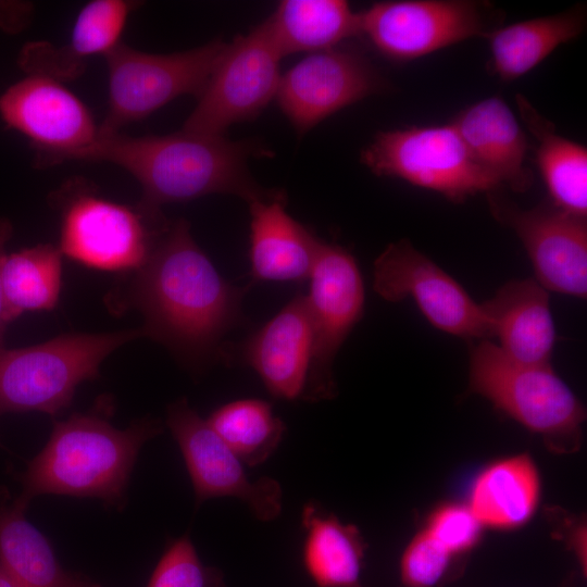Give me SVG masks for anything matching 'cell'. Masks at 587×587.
Instances as JSON below:
<instances>
[{
    "mask_svg": "<svg viewBox=\"0 0 587 587\" xmlns=\"http://www.w3.org/2000/svg\"><path fill=\"white\" fill-rule=\"evenodd\" d=\"M132 273L118 295L120 307L139 311L143 337L187 362L215 357L222 337L243 320L245 289L217 272L185 220L168 224L147 261Z\"/></svg>",
    "mask_w": 587,
    "mask_h": 587,
    "instance_id": "6da1fadb",
    "label": "cell"
},
{
    "mask_svg": "<svg viewBox=\"0 0 587 587\" xmlns=\"http://www.w3.org/2000/svg\"><path fill=\"white\" fill-rule=\"evenodd\" d=\"M268 152L250 140L233 141L182 129L160 136L98 135L65 161H101L124 168L141 186L137 207L159 216L163 204L211 193L237 196L247 203L267 195L271 190L261 188L251 177L248 161Z\"/></svg>",
    "mask_w": 587,
    "mask_h": 587,
    "instance_id": "7a4b0ae2",
    "label": "cell"
},
{
    "mask_svg": "<svg viewBox=\"0 0 587 587\" xmlns=\"http://www.w3.org/2000/svg\"><path fill=\"white\" fill-rule=\"evenodd\" d=\"M112 405L101 398L84 413L55 421L43 449L23 474V495L28 504L41 495L97 498L120 507L141 447L162 433L158 420L145 417L126 429L109 421Z\"/></svg>",
    "mask_w": 587,
    "mask_h": 587,
    "instance_id": "3957f363",
    "label": "cell"
},
{
    "mask_svg": "<svg viewBox=\"0 0 587 587\" xmlns=\"http://www.w3.org/2000/svg\"><path fill=\"white\" fill-rule=\"evenodd\" d=\"M469 388L541 435L550 451L579 448L585 408L551 364L521 363L488 339L471 341Z\"/></svg>",
    "mask_w": 587,
    "mask_h": 587,
    "instance_id": "277c9868",
    "label": "cell"
},
{
    "mask_svg": "<svg viewBox=\"0 0 587 587\" xmlns=\"http://www.w3.org/2000/svg\"><path fill=\"white\" fill-rule=\"evenodd\" d=\"M139 337H143L141 328L73 333L29 347L1 349L0 414L39 411L58 415L70 407L82 383L99 377L109 354Z\"/></svg>",
    "mask_w": 587,
    "mask_h": 587,
    "instance_id": "5b68a950",
    "label": "cell"
},
{
    "mask_svg": "<svg viewBox=\"0 0 587 587\" xmlns=\"http://www.w3.org/2000/svg\"><path fill=\"white\" fill-rule=\"evenodd\" d=\"M225 47L226 42L215 39L190 50L155 54L120 42L104 55L109 100L98 135L117 134L177 97H198Z\"/></svg>",
    "mask_w": 587,
    "mask_h": 587,
    "instance_id": "8992f818",
    "label": "cell"
},
{
    "mask_svg": "<svg viewBox=\"0 0 587 587\" xmlns=\"http://www.w3.org/2000/svg\"><path fill=\"white\" fill-rule=\"evenodd\" d=\"M375 175L402 179L463 202L501 187L472 158L454 126H411L377 133L361 152Z\"/></svg>",
    "mask_w": 587,
    "mask_h": 587,
    "instance_id": "52a82bcc",
    "label": "cell"
},
{
    "mask_svg": "<svg viewBox=\"0 0 587 587\" xmlns=\"http://www.w3.org/2000/svg\"><path fill=\"white\" fill-rule=\"evenodd\" d=\"M499 13L485 1H380L360 12V35L384 57L415 60L501 26Z\"/></svg>",
    "mask_w": 587,
    "mask_h": 587,
    "instance_id": "ba28073f",
    "label": "cell"
},
{
    "mask_svg": "<svg viewBox=\"0 0 587 587\" xmlns=\"http://www.w3.org/2000/svg\"><path fill=\"white\" fill-rule=\"evenodd\" d=\"M283 58L265 22L226 43L183 129L224 136L257 117L276 97Z\"/></svg>",
    "mask_w": 587,
    "mask_h": 587,
    "instance_id": "9c48e42d",
    "label": "cell"
},
{
    "mask_svg": "<svg viewBox=\"0 0 587 587\" xmlns=\"http://www.w3.org/2000/svg\"><path fill=\"white\" fill-rule=\"evenodd\" d=\"M62 201L60 251L87 267L133 272L149 258L168 224L91 190H74Z\"/></svg>",
    "mask_w": 587,
    "mask_h": 587,
    "instance_id": "30bf717a",
    "label": "cell"
},
{
    "mask_svg": "<svg viewBox=\"0 0 587 587\" xmlns=\"http://www.w3.org/2000/svg\"><path fill=\"white\" fill-rule=\"evenodd\" d=\"M305 295L312 351L302 400L335 398V357L364 312V285L354 257L345 248L321 241Z\"/></svg>",
    "mask_w": 587,
    "mask_h": 587,
    "instance_id": "8fae6325",
    "label": "cell"
},
{
    "mask_svg": "<svg viewBox=\"0 0 587 587\" xmlns=\"http://www.w3.org/2000/svg\"><path fill=\"white\" fill-rule=\"evenodd\" d=\"M373 288L383 299L415 301L436 328L473 341L492 337L480 303L409 240L389 243L373 267Z\"/></svg>",
    "mask_w": 587,
    "mask_h": 587,
    "instance_id": "7c38bea8",
    "label": "cell"
},
{
    "mask_svg": "<svg viewBox=\"0 0 587 587\" xmlns=\"http://www.w3.org/2000/svg\"><path fill=\"white\" fill-rule=\"evenodd\" d=\"M166 425L180 449L197 505L212 498L230 497L246 503L261 522L280 515V484L266 476L251 480L245 464L186 399L167 408Z\"/></svg>",
    "mask_w": 587,
    "mask_h": 587,
    "instance_id": "4fadbf2b",
    "label": "cell"
},
{
    "mask_svg": "<svg viewBox=\"0 0 587 587\" xmlns=\"http://www.w3.org/2000/svg\"><path fill=\"white\" fill-rule=\"evenodd\" d=\"M0 116L28 138L39 166L64 162L98 136L85 103L60 80L40 74H28L2 92Z\"/></svg>",
    "mask_w": 587,
    "mask_h": 587,
    "instance_id": "5bb4252c",
    "label": "cell"
},
{
    "mask_svg": "<svg viewBox=\"0 0 587 587\" xmlns=\"http://www.w3.org/2000/svg\"><path fill=\"white\" fill-rule=\"evenodd\" d=\"M385 83L369 60L339 47L310 53L280 76L276 101L298 135L379 92Z\"/></svg>",
    "mask_w": 587,
    "mask_h": 587,
    "instance_id": "9a60e30c",
    "label": "cell"
},
{
    "mask_svg": "<svg viewBox=\"0 0 587 587\" xmlns=\"http://www.w3.org/2000/svg\"><path fill=\"white\" fill-rule=\"evenodd\" d=\"M489 196L494 216L514 230L534 266L537 282L547 290L586 298L587 223L552 205L524 210Z\"/></svg>",
    "mask_w": 587,
    "mask_h": 587,
    "instance_id": "2e32d148",
    "label": "cell"
},
{
    "mask_svg": "<svg viewBox=\"0 0 587 587\" xmlns=\"http://www.w3.org/2000/svg\"><path fill=\"white\" fill-rule=\"evenodd\" d=\"M312 334L305 295L298 294L239 347L240 361L276 399H301L309 375Z\"/></svg>",
    "mask_w": 587,
    "mask_h": 587,
    "instance_id": "e0dca14e",
    "label": "cell"
},
{
    "mask_svg": "<svg viewBox=\"0 0 587 587\" xmlns=\"http://www.w3.org/2000/svg\"><path fill=\"white\" fill-rule=\"evenodd\" d=\"M253 280L309 279L321 241L285 209V193L271 190L248 202Z\"/></svg>",
    "mask_w": 587,
    "mask_h": 587,
    "instance_id": "ac0fdd59",
    "label": "cell"
},
{
    "mask_svg": "<svg viewBox=\"0 0 587 587\" xmlns=\"http://www.w3.org/2000/svg\"><path fill=\"white\" fill-rule=\"evenodd\" d=\"M477 164L501 187L526 191L533 174L526 165L527 137L510 107L489 97L462 110L451 122Z\"/></svg>",
    "mask_w": 587,
    "mask_h": 587,
    "instance_id": "d6986e66",
    "label": "cell"
},
{
    "mask_svg": "<svg viewBox=\"0 0 587 587\" xmlns=\"http://www.w3.org/2000/svg\"><path fill=\"white\" fill-rule=\"evenodd\" d=\"M498 347L526 364H550L555 344L549 294L532 278L513 279L480 303Z\"/></svg>",
    "mask_w": 587,
    "mask_h": 587,
    "instance_id": "ffe728a7",
    "label": "cell"
},
{
    "mask_svg": "<svg viewBox=\"0 0 587 587\" xmlns=\"http://www.w3.org/2000/svg\"><path fill=\"white\" fill-rule=\"evenodd\" d=\"M136 2L93 0L78 12L71 37L62 47L29 42L20 54V65L28 74L54 79L75 78L83 73L86 60L105 55L120 43V37Z\"/></svg>",
    "mask_w": 587,
    "mask_h": 587,
    "instance_id": "44dd1931",
    "label": "cell"
},
{
    "mask_svg": "<svg viewBox=\"0 0 587 587\" xmlns=\"http://www.w3.org/2000/svg\"><path fill=\"white\" fill-rule=\"evenodd\" d=\"M540 488V476L532 458L517 454L488 464L475 476L467 505L483 526L516 529L535 514Z\"/></svg>",
    "mask_w": 587,
    "mask_h": 587,
    "instance_id": "7402d4cb",
    "label": "cell"
},
{
    "mask_svg": "<svg viewBox=\"0 0 587 587\" xmlns=\"http://www.w3.org/2000/svg\"><path fill=\"white\" fill-rule=\"evenodd\" d=\"M304 529L302 565L316 587H357L366 544L359 528L342 523L320 504L308 502L301 511Z\"/></svg>",
    "mask_w": 587,
    "mask_h": 587,
    "instance_id": "603a6c76",
    "label": "cell"
},
{
    "mask_svg": "<svg viewBox=\"0 0 587 587\" xmlns=\"http://www.w3.org/2000/svg\"><path fill=\"white\" fill-rule=\"evenodd\" d=\"M586 24L582 7L499 26L489 32L488 68L502 80L516 79L548 58L559 46L578 37Z\"/></svg>",
    "mask_w": 587,
    "mask_h": 587,
    "instance_id": "cb8c5ba5",
    "label": "cell"
},
{
    "mask_svg": "<svg viewBox=\"0 0 587 587\" xmlns=\"http://www.w3.org/2000/svg\"><path fill=\"white\" fill-rule=\"evenodd\" d=\"M516 104L521 120L536 141V162L552 204L570 214L587 216V149L555 132L522 95Z\"/></svg>",
    "mask_w": 587,
    "mask_h": 587,
    "instance_id": "d4e9b609",
    "label": "cell"
},
{
    "mask_svg": "<svg viewBox=\"0 0 587 587\" xmlns=\"http://www.w3.org/2000/svg\"><path fill=\"white\" fill-rule=\"evenodd\" d=\"M264 22L283 57L329 50L360 35V12L344 0H284Z\"/></svg>",
    "mask_w": 587,
    "mask_h": 587,
    "instance_id": "484cf974",
    "label": "cell"
},
{
    "mask_svg": "<svg viewBox=\"0 0 587 587\" xmlns=\"http://www.w3.org/2000/svg\"><path fill=\"white\" fill-rule=\"evenodd\" d=\"M27 504L17 499L0 505V566L20 587H68L67 574L49 539L25 517Z\"/></svg>",
    "mask_w": 587,
    "mask_h": 587,
    "instance_id": "4316f807",
    "label": "cell"
},
{
    "mask_svg": "<svg viewBox=\"0 0 587 587\" xmlns=\"http://www.w3.org/2000/svg\"><path fill=\"white\" fill-rule=\"evenodd\" d=\"M62 252L40 243L7 254L1 268L4 299L11 320L24 312L50 311L59 301Z\"/></svg>",
    "mask_w": 587,
    "mask_h": 587,
    "instance_id": "83f0119b",
    "label": "cell"
},
{
    "mask_svg": "<svg viewBox=\"0 0 587 587\" xmlns=\"http://www.w3.org/2000/svg\"><path fill=\"white\" fill-rule=\"evenodd\" d=\"M209 425L250 467L264 463L277 449L286 432L272 404L257 398L227 402L207 419Z\"/></svg>",
    "mask_w": 587,
    "mask_h": 587,
    "instance_id": "f1b7e54d",
    "label": "cell"
},
{
    "mask_svg": "<svg viewBox=\"0 0 587 587\" xmlns=\"http://www.w3.org/2000/svg\"><path fill=\"white\" fill-rule=\"evenodd\" d=\"M147 587H226L221 571L200 560L188 534L172 540L159 559Z\"/></svg>",
    "mask_w": 587,
    "mask_h": 587,
    "instance_id": "f546056e",
    "label": "cell"
},
{
    "mask_svg": "<svg viewBox=\"0 0 587 587\" xmlns=\"http://www.w3.org/2000/svg\"><path fill=\"white\" fill-rule=\"evenodd\" d=\"M483 527L467 504L447 502L428 515L424 529L455 558L476 547Z\"/></svg>",
    "mask_w": 587,
    "mask_h": 587,
    "instance_id": "4dcf8cb0",
    "label": "cell"
},
{
    "mask_svg": "<svg viewBox=\"0 0 587 587\" xmlns=\"http://www.w3.org/2000/svg\"><path fill=\"white\" fill-rule=\"evenodd\" d=\"M453 557L424 528L405 547L400 578L405 587H435L448 573Z\"/></svg>",
    "mask_w": 587,
    "mask_h": 587,
    "instance_id": "1f68e13d",
    "label": "cell"
},
{
    "mask_svg": "<svg viewBox=\"0 0 587 587\" xmlns=\"http://www.w3.org/2000/svg\"><path fill=\"white\" fill-rule=\"evenodd\" d=\"M13 227L9 220L4 217H0V350L3 349V338H4V332L8 326V324L12 321L5 299L3 294V287H2V277H1V268L2 263L5 258V246L9 241V239L12 236Z\"/></svg>",
    "mask_w": 587,
    "mask_h": 587,
    "instance_id": "d6a6232c",
    "label": "cell"
},
{
    "mask_svg": "<svg viewBox=\"0 0 587 587\" xmlns=\"http://www.w3.org/2000/svg\"><path fill=\"white\" fill-rule=\"evenodd\" d=\"M0 587H20L0 566Z\"/></svg>",
    "mask_w": 587,
    "mask_h": 587,
    "instance_id": "836d02e7",
    "label": "cell"
},
{
    "mask_svg": "<svg viewBox=\"0 0 587 587\" xmlns=\"http://www.w3.org/2000/svg\"><path fill=\"white\" fill-rule=\"evenodd\" d=\"M68 587H98L96 585L79 580L77 578H73L71 585Z\"/></svg>",
    "mask_w": 587,
    "mask_h": 587,
    "instance_id": "e575fe53",
    "label": "cell"
},
{
    "mask_svg": "<svg viewBox=\"0 0 587 587\" xmlns=\"http://www.w3.org/2000/svg\"><path fill=\"white\" fill-rule=\"evenodd\" d=\"M358 587H362V586L360 585V586H358Z\"/></svg>",
    "mask_w": 587,
    "mask_h": 587,
    "instance_id": "d590c367",
    "label": "cell"
},
{
    "mask_svg": "<svg viewBox=\"0 0 587 587\" xmlns=\"http://www.w3.org/2000/svg\"><path fill=\"white\" fill-rule=\"evenodd\" d=\"M360 586V585H359ZM358 587V586H357Z\"/></svg>",
    "mask_w": 587,
    "mask_h": 587,
    "instance_id": "8d00e7d4",
    "label": "cell"
}]
</instances>
